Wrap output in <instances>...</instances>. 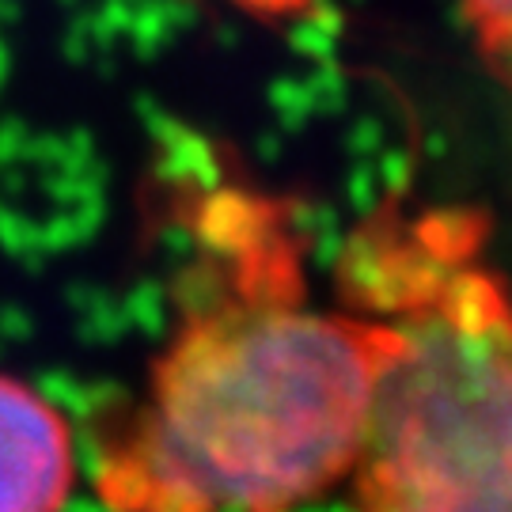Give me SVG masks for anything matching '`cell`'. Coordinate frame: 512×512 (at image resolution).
Instances as JSON below:
<instances>
[{
	"label": "cell",
	"instance_id": "cell-1",
	"mask_svg": "<svg viewBox=\"0 0 512 512\" xmlns=\"http://www.w3.org/2000/svg\"><path fill=\"white\" fill-rule=\"evenodd\" d=\"M194 285L141 403L95 448L110 512H304L349 478L395 330L311 304L285 205H202Z\"/></svg>",
	"mask_w": 512,
	"mask_h": 512
},
{
	"label": "cell",
	"instance_id": "cell-2",
	"mask_svg": "<svg viewBox=\"0 0 512 512\" xmlns=\"http://www.w3.org/2000/svg\"><path fill=\"white\" fill-rule=\"evenodd\" d=\"M338 293L395 330L349 467L357 512H512V285L486 220L391 198L349 232Z\"/></svg>",
	"mask_w": 512,
	"mask_h": 512
},
{
	"label": "cell",
	"instance_id": "cell-3",
	"mask_svg": "<svg viewBox=\"0 0 512 512\" xmlns=\"http://www.w3.org/2000/svg\"><path fill=\"white\" fill-rule=\"evenodd\" d=\"M76 482L65 414L35 387L0 376V512H61Z\"/></svg>",
	"mask_w": 512,
	"mask_h": 512
},
{
	"label": "cell",
	"instance_id": "cell-4",
	"mask_svg": "<svg viewBox=\"0 0 512 512\" xmlns=\"http://www.w3.org/2000/svg\"><path fill=\"white\" fill-rule=\"evenodd\" d=\"M478 57L512 95V0H459Z\"/></svg>",
	"mask_w": 512,
	"mask_h": 512
}]
</instances>
